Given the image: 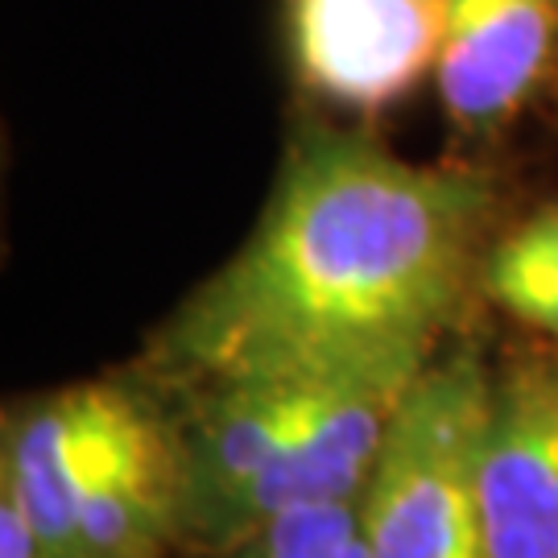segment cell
Listing matches in <instances>:
<instances>
[{"mask_svg":"<svg viewBox=\"0 0 558 558\" xmlns=\"http://www.w3.org/2000/svg\"><path fill=\"white\" fill-rule=\"evenodd\" d=\"M0 558H46L38 530L9 480H0Z\"/></svg>","mask_w":558,"mask_h":558,"instance_id":"10","label":"cell"},{"mask_svg":"<svg viewBox=\"0 0 558 558\" xmlns=\"http://www.w3.org/2000/svg\"><path fill=\"white\" fill-rule=\"evenodd\" d=\"M493 186L368 133L311 124L236 257L186 299L166 352L211 385L435 348L468 286Z\"/></svg>","mask_w":558,"mask_h":558,"instance_id":"1","label":"cell"},{"mask_svg":"<svg viewBox=\"0 0 558 558\" xmlns=\"http://www.w3.org/2000/svg\"><path fill=\"white\" fill-rule=\"evenodd\" d=\"M442 0H286L281 41L315 100L377 117L435 80Z\"/></svg>","mask_w":558,"mask_h":558,"instance_id":"3","label":"cell"},{"mask_svg":"<svg viewBox=\"0 0 558 558\" xmlns=\"http://www.w3.org/2000/svg\"><path fill=\"white\" fill-rule=\"evenodd\" d=\"M83 385L4 418L0 480L17 488L46 558H83L80 542Z\"/></svg>","mask_w":558,"mask_h":558,"instance_id":"7","label":"cell"},{"mask_svg":"<svg viewBox=\"0 0 558 558\" xmlns=\"http://www.w3.org/2000/svg\"><path fill=\"white\" fill-rule=\"evenodd\" d=\"M476 500L488 558H558V356L493 373Z\"/></svg>","mask_w":558,"mask_h":558,"instance_id":"5","label":"cell"},{"mask_svg":"<svg viewBox=\"0 0 558 558\" xmlns=\"http://www.w3.org/2000/svg\"><path fill=\"white\" fill-rule=\"evenodd\" d=\"M558 62V0H442L435 92L468 137H497Z\"/></svg>","mask_w":558,"mask_h":558,"instance_id":"6","label":"cell"},{"mask_svg":"<svg viewBox=\"0 0 558 558\" xmlns=\"http://www.w3.org/2000/svg\"><path fill=\"white\" fill-rule=\"evenodd\" d=\"M182 530V451L120 385H83V558H161Z\"/></svg>","mask_w":558,"mask_h":558,"instance_id":"4","label":"cell"},{"mask_svg":"<svg viewBox=\"0 0 558 558\" xmlns=\"http://www.w3.org/2000/svg\"><path fill=\"white\" fill-rule=\"evenodd\" d=\"M493 373L476 352L430 360L364 488L373 558H488L476 439Z\"/></svg>","mask_w":558,"mask_h":558,"instance_id":"2","label":"cell"},{"mask_svg":"<svg viewBox=\"0 0 558 558\" xmlns=\"http://www.w3.org/2000/svg\"><path fill=\"white\" fill-rule=\"evenodd\" d=\"M236 558H373L364 493L294 505L240 538Z\"/></svg>","mask_w":558,"mask_h":558,"instance_id":"9","label":"cell"},{"mask_svg":"<svg viewBox=\"0 0 558 558\" xmlns=\"http://www.w3.org/2000/svg\"><path fill=\"white\" fill-rule=\"evenodd\" d=\"M476 286L521 327L558 339V203L530 211L518 228L493 240Z\"/></svg>","mask_w":558,"mask_h":558,"instance_id":"8","label":"cell"}]
</instances>
